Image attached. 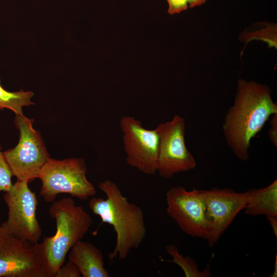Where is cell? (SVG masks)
Segmentation results:
<instances>
[{"mask_svg": "<svg viewBox=\"0 0 277 277\" xmlns=\"http://www.w3.org/2000/svg\"><path fill=\"white\" fill-rule=\"evenodd\" d=\"M276 113L277 104L267 85L238 81L234 102L226 114L223 130L227 145L239 160H248L251 140Z\"/></svg>", "mask_w": 277, "mask_h": 277, "instance_id": "1", "label": "cell"}, {"mask_svg": "<svg viewBox=\"0 0 277 277\" xmlns=\"http://www.w3.org/2000/svg\"><path fill=\"white\" fill-rule=\"evenodd\" d=\"M98 188L106 199L92 197L89 202L91 211L99 216L102 223L109 224L116 233V243L108 258L124 260L132 249H137L146 235L144 213L138 205L123 196L115 183L105 180Z\"/></svg>", "mask_w": 277, "mask_h": 277, "instance_id": "2", "label": "cell"}, {"mask_svg": "<svg viewBox=\"0 0 277 277\" xmlns=\"http://www.w3.org/2000/svg\"><path fill=\"white\" fill-rule=\"evenodd\" d=\"M49 214L55 221V234L34 244L45 277H54L71 248L82 240L93 222L90 215L71 197L53 201Z\"/></svg>", "mask_w": 277, "mask_h": 277, "instance_id": "3", "label": "cell"}, {"mask_svg": "<svg viewBox=\"0 0 277 277\" xmlns=\"http://www.w3.org/2000/svg\"><path fill=\"white\" fill-rule=\"evenodd\" d=\"M86 163L82 158L58 160L50 157L41 169L38 178L42 182L40 194L45 202H53L57 195L68 193L86 200L96 191L86 177Z\"/></svg>", "mask_w": 277, "mask_h": 277, "instance_id": "4", "label": "cell"}, {"mask_svg": "<svg viewBox=\"0 0 277 277\" xmlns=\"http://www.w3.org/2000/svg\"><path fill=\"white\" fill-rule=\"evenodd\" d=\"M33 119L16 115L14 124L19 139L14 148L4 152L13 175L18 181L28 183L38 178L39 172L50 158L39 132L33 127Z\"/></svg>", "mask_w": 277, "mask_h": 277, "instance_id": "5", "label": "cell"}, {"mask_svg": "<svg viewBox=\"0 0 277 277\" xmlns=\"http://www.w3.org/2000/svg\"><path fill=\"white\" fill-rule=\"evenodd\" d=\"M8 208L7 220L2 229L10 234L36 244L39 240L42 230L36 218L38 203L35 193L28 187L26 181H18L4 195Z\"/></svg>", "mask_w": 277, "mask_h": 277, "instance_id": "6", "label": "cell"}, {"mask_svg": "<svg viewBox=\"0 0 277 277\" xmlns=\"http://www.w3.org/2000/svg\"><path fill=\"white\" fill-rule=\"evenodd\" d=\"M185 126V119L175 114L156 127L160 136L156 172L163 178L171 179L176 173L196 167V162L186 146Z\"/></svg>", "mask_w": 277, "mask_h": 277, "instance_id": "7", "label": "cell"}, {"mask_svg": "<svg viewBox=\"0 0 277 277\" xmlns=\"http://www.w3.org/2000/svg\"><path fill=\"white\" fill-rule=\"evenodd\" d=\"M126 162L146 175L157 172L160 136L157 128L149 130L134 117L125 115L120 121Z\"/></svg>", "mask_w": 277, "mask_h": 277, "instance_id": "8", "label": "cell"}, {"mask_svg": "<svg viewBox=\"0 0 277 277\" xmlns=\"http://www.w3.org/2000/svg\"><path fill=\"white\" fill-rule=\"evenodd\" d=\"M167 213L186 234L206 239V207L202 190L188 191L179 186L166 193Z\"/></svg>", "mask_w": 277, "mask_h": 277, "instance_id": "9", "label": "cell"}, {"mask_svg": "<svg viewBox=\"0 0 277 277\" xmlns=\"http://www.w3.org/2000/svg\"><path fill=\"white\" fill-rule=\"evenodd\" d=\"M206 207L207 240L210 247L220 238L247 204L248 192H237L227 188L202 190Z\"/></svg>", "mask_w": 277, "mask_h": 277, "instance_id": "10", "label": "cell"}, {"mask_svg": "<svg viewBox=\"0 0 277 277\" xmlns=\"http://www.w3.org/2000/svg\"><path fill=\"white\" fill-rule=\"evenodd\" d=\"M0 277H45L34 244L2 229Z\"/></svg>", "mask_w": 277, "mask_h": 277, "instance_id": "11", "label": "cell"}, {"mask_svg": "<svg viewBox=\"0 0 277 277\" xmlns=\"http://www.w3.org/2000/svg\"><path fill=\"white\" fill-rule=\"evenodd\" d=\"M68 259L77 266L82 276H110L104 267L102 252L91 243L77 242L70 250Z\"/></svg>", "mask_w": 277, "mask_h": 277, "instance_id": "12", "label": "cell"}, {"mask_svg": "<svg viewBox=\"0 0 277 277\" xmlns=\"http://www.w3.org/2000/svg\"><path fill=\"white\" fill-rule=\"evenodd\" d=\"M248 192V200L244 209L246 214L277 216L276 180L266 187L253 188Z\"/></svg>", "mask_w": 277, "mask_h": 277, "instance_id": "13", "label": "cell"}, {"mask_svg": "<svg viewBox=\"0 0 277 277\" xmlns=\"http://www.w3.org/2000/svg\"><path fill=\"white\" fill-rule=\"evenodd\" d=\"M33 96V93L29 91H8L2 87L0 81V110L8 109L16 115L23 116V107L34 104L31 100Z\"/></svg>", "mask_w": 277, "mask_h": 277, "instance_id": "14", "label": "cell"}, {"mask_svg": "<svg viewBox=\"0 0 277 277\" xmlns=\"http://www.w3.org/2000/svg\"><path fill=\"white\" fill-rule=\"evenodd\" d=\"M168 254L172 258L168 261L180 266L186 277H209L211 273L208 268L201 271L196 263L189 256H184L181 254L177 247L173 245L169 244L166 247Z\"/></svg>", "mask_w": 277, "mask_h": 277, "instance_id": "15", "label": "cell"}, {"mask_svg": "<svg viewBox=\"0 0 277 277\" xmlns=\"http://www.w3.org/2000/svg\"><path fill=\"white\" fill-rule=\"evenodd\" d=\"M239 39L246 44L252 40H260L266 43L270 48L276 49L277 27L275 24L267 23L260 29L245 30L240 35Z\"/></svg>", "mask_w": 277, "mask_h": 277, "instance_id": "16", "label": "cell"}, {"mask_svg": "<svg viewBox=\"0 0 277 277\" xmlns=\"http://www.w3.org/2000/svg\"><path fill=\"white\" fill-rule=\"evenodd\" d=\"M12 173L0 146V192H6L12 186Z\"/></svg>", "mask_w": 277, "mask_h": 277, "instance_id": "17", "label": "cell"}, {"mask_svg": "<svg viewBox=\"0 0 277 277\" xmlns=\"http://www.w3.org/2000/svg\"><path fill=\"white\" fill-rule=\"evenodd\" d=\"M168 4V12L171 15L204 4L206 0H166Z\"/></svg>", "mask_w": 277, "mask_h": 277, "instance_id": "18", "label": "cell"}, {"mask_svg": "<svg viewBox=\"0 0 277 277\" xmlns=\"http://www.w3.org/2000/svg\"><path fill=\"white\" fill-rule=\"evenodd\" d=\"M77 266L71 261L64 264L55 273L54 277H81Z\"/></svg>", "mask_w": 277, "mask_h": 277, "instance_id": "19", "label": "cell"}, {"mask_svg": "<svg viewBox=\"0 0 277 277\" xmlns=\"http://www.w3.org/2000/svg\"><path fill=\"white\" fill-rule=\"evenodd\" d=\"M270 121V128L268 136L271 143L275 147L277 145V113L272 115Z\"/></svg>", "mask_w": 277, "mask_h": 277, "instance_id": "20", "label": "cell"}, {"mask_svg": "<svg viewBox=\"0 0 277 277\" xmlns=\"http://www.w3.org/2000/svg\"><path fill=\"white\" fill-rule=\"evenodd\" d=\"M268 222H269L273 233L277 236V216H266Z\"/></svg>", "mask_w": 277, "mask_h": 277, "instance_id": "21", "label": "cell"}, {"mask_svg": "<svg viewBox=\"0 0 277 277\" xmlns=\"http://www.w3.org/2000/svg\"><path fill=\"white\" fill-rule=\"evenodd\" d=\"M274 270L273 273L270 275L271 277H276L277 276V255H275V261L274 262Z\"/></svg>", "mask_w": 277, "mask_h": 277, "instance_id": "22", "label": "cell"}, {"mask_svg": "<svg viewBox=\"0 0 277 277\" xmlns=\"http://www.w3.org/2000/svg\"><path fill=\"white\" fill-rule=\"evenodd\" d=\"M2 231V228L1 227V226H0V233H1V232Z\"/></svg>", "mask_w": 277, "mask_h": 277, "instance_id": "23", "label": "cell"}]
</instances>
